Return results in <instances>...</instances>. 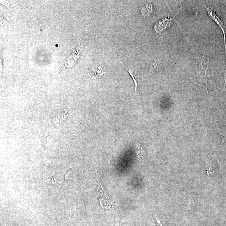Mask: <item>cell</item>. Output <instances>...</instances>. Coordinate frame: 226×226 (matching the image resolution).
Segmentation results:
<instances>
[{
  "mask_svg": "<svg viewBox=\"0 0 226 226\" xmlns=\"http://www.w3.org/2000/svg\"><path fill=\"white\" fill-rule=\"evenodd\" d=\"M205 7L208 13L209 16L219 26L221 30L223 32L224 35V44H225V54H226V32L225 30V29L224 25L223 22V21L222 20V19L218 15L216 14V13L214 11L211 9V8H210V7H207V6H204ZM226 79V73H225V79Z\"/></svg>",
  "mask_w": 226,
  "mask_h": 226,
  "instance_id": "cell-1",
  "label": "cell"
},
{
  "mask_svg": "<svg viewBox=\"0 0 226 226\" xmlns=\"http://www.w3.org/2000/svg\"><path fill=\"white\" fill-rule=\"evenodd\" d=\"M175 17V16H174L172 19L164 18L162 20L157 21L154 26L155 31L157 33H159V32H163L167 28H169L170 27V25Z\"/></svg>",
  "mask_w": 226,
  "mask_h": 226,
  "instance_id": "cell-2",
  "label": "cell"
},
{
  "mask_svg": "<svg viewBox=\"0 0 226 226\" xmlns=\"http://www.w3.org/2000/svg\"><path fill=\"white\" fill-rule=\"evenodd\" d=\"M106 73V69L103 65H98L96 66L92 67L89 70L90 76L99 78Z\"/></svg>",
  "mask_w": 226,
  "mask_h": 226,
  "instance_id": "cell-3",
  "label": "cell"
},
{
  "mask_svg": "<svg viewBox=\"0 0 226 226\" xmlns=\"http://www.w3.org/2000/svg\"><path fill=\"white\" fill-rule=\"evenodd\" d=\"M136 153L137 157L140 160H142L144 158L145 156V147L140 142H138L137 144L136 147Z\"/></svg>",
  "mask_w": 226,
  "mask_h": 226,
  "instance_id": "cell-4",
  "label": "cell"
},
{
  "mask_svg": "<svg viewBox=\"0 0 226 226\" xmlns=\"http://www.w3.org/2000/svg\"><path fill=\"white\" fill-rule=\"evenodd\" d=\"M206 168L207 170V172L208 174H210V173L211 174H213L215 172V170H214V168L210 165L209 164L208 160H207L206 162Z\"/></svg>",
  "mask_w": 226,
  "mask_h": 226,
  "instance_id": "cell-5",
  "label": "cell"
},
{
  "mask_svg": "<svg viewBox=\"0 0 226 226\" xmlns=\"http://www.w3.org/2000/svg\"><path fill=\"white\" fill-rule=\"evenodd\" d=\"M154 216L155 219H156V220L157 221V223L159 224L160 225V226H162L161 224L160 223V222L159 220L157 218V216L155 215H154Z\"/></svg>",
  "mask_w": 226,
  "mask_h": 226,
  "instance_id": "cell-6",
  "label": "cell"
},
{
  "mask_svg": "<svg viewBox=\"0 0 226 226\" xmlns=\"http://www.w3.org/2000/svg\"><path fill=\"white\" fill-rule=\"evenodd\" d=\"M218 134L221 136V138H222V140H224V139L225 138H226V136L222 135V134H220L219 133H218Z\"/></svg>",
  "mask_w": 226,
  "mask_h": 226,
  "instance_id": "cell-7",
  "label": "cell"
}]
</instances>
